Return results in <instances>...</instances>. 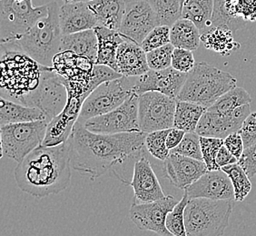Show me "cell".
<instances>
[{
	"instance_id": "6da1fadb",
	"label": "cell",
	"mask_w": 256,
	"mask_h": 236,
	"mask_svg": "<svg viewBox=\"0 0 256 236\" xmlns=\"http://www.w3.org/2000/svg\"><path fill=\"white\" fill-rule=\"evenodd\" d=\"M146 133L98 134L76 121L68 143L71 166L74 171L91 180L128 160H138L146 151Z\"/></svg>"
},
{
	"instance_id": "7a4b0ae2",
	"label": "cell",
	"mask_w": 256,
	"mask_h": 236,
	"mask_svg": "<svg viewBox=\"0 0 256 236\" xmlns=\"http://www.w3.org/2000/svg\"><path fill=\"white\" fill-rule=\"evenodd\" d=\"M71 168L68 141L54 146L41 144L18 162L14 176L23 192L44 198L70 186Z\"/></svg>"
},
{
	"instance_id": "3957f363",
	"label": "cell",
	"mask_w": 256,
	"mask_h": 236,
	"mask_svg": "<svg viewBox=\"0 0 256 236\" xmlns=\"http://www.w3.org/2000/svg\"><path fill=\"white\" fill-rule=\"evenodd\" d=\"M48 5V14L41 18L20 38L1 46L24 52L38 64L52 68L56 54L60 52L63 33L60 24V6L56 1Z\"/></svg>"
},
{
	"instance_id": "277c9868",
	"label": "cell",
	"mask_w": 256,
	"mask_h": 236,
	"mask_svg": "<svg viewBox=\"0 0 256 236\" xmlns=\"http://www.w3.org/2000/svg\"><path fill=\"white\" fill-rule=\"evenodd\" d=\"M1 98L25 104L38 88L42 66L18 50L1 46Z\"/></svg>"
},
{
	"instance_id": "5b68a950",
	"label": "cell",
	"mask_w": 256,
	"mask_h": 236,
	"mask_svg": "<svg viewBox=\"0 0 256 236\" xmlns=\"http://www.w3.org/2000/svg\"><path fill=\"white\" fill-rule=\"evenodd\" d=\"M232 74L206 62L197 63L188 76L176 100L188 101L210 108L224 94L236 88Z\"/></svg>"
},
{
	"instance_id": "8992f818",
	"label": "cell",
	"mask_w": 256,
	"mask_h": 236,
	"mask_svg": "<svg viewBox=\"0 0 256 236\" xmlns=\"http://www.w3.org/2000/svg\"><path fill=\"white\" fill-rule=\"evenodd\" d=\"M232 200L191 198L184 211L188 236H221L229 224Z\"/></svg>"
},
{
	"instance_id": "52a82bcc",
	"label": "cell",
	"mask_w": 256,
	"mask_h": 236,
	"mask_svg": "<svg viewBox=\"0 0 256 236\" xmlns=\"http://www.w3.org/2000/svg\"><path fill=\"white\" fill-rule=\"evenodd\" d=\"M48 123V120H40L1 126V158L22 162L30 152L42 144Z\"/></svg>"
},
{
	"instance_id": "ba28073f",
	"label": "cell",
	"mask_w": 256,
	"mask_h": 236,
	"mask_svg": "<svg viewBox=\"0 0 256 236\" xmlns=\"http://www.w3.org/2000/svg\"><path fill=\"white\" fill-rule=\"evenodd\" d=\"M48 14V4L34 8L32 0H1V44H8L18 40L36 23V21Z\"/></svg>"
},
{
	"instance_id": "9c48e42d",
	"label": "cell",
	"mask_w": 256,
	"mask_h": 236,
	"mask_svg": "<svg viewBox=\"0 0 256 236\" xmlns=\"http://www.w3.org/2000/svg\"><path fill=\"white\" fill-rule=\"evenodd\" d=\"M133 86L124 76L99 84L84 100L78 121L84 123L89 118L109 113L118 108L134 93Z\"/></svg>"
},
{
	"instance_id": "30bf717a",
	"label": "cell",
	"mask_w": 256,
	"mask_h": 236,
	"mask_svg": "<svg viewBox=\"0 0 256 236\" xmlns=\"http://www.w3.org/2000/svg\"><path fill=\"white\" fill-rule=\"evenodd\" d=\"M176 99L164 94L149 91L139 94L138 119L140 130L151 133L174 128Z\"/></svg>"
},
{
	"instance_id": "8fae6325",
	"label": "cell",
	"mask_w": 256,
	"mask_h": 236,
	"mask_svg": "<svg viewBox=\"0 0 256 236\" xmlns=\"http://www.w3.org/2000/svg\"><path fill=\"white\" fill-rule=\"evenodd\" d=\"M68 98V94L63 78L53 68L42 66L40 86L26 100V106L41 109L50 122L63 111Z\"/></svg>"
},
{
	"instance_id": "7c38bea8",
	"label": "cell",
	"mask_w": 256,
	"mask_h": 236,
	"mask_svg": "<svg viewBox=\"0 0 256 236\" xmlns=\"http://www.w3.org/2000/svg\"><path fill=\"white\" fill-rule=\"evenodd\" d=\"M138 99L139 94L134 92L118 108L84 121V128L93 133L109 134L140 132Z\"/></svg>"
},
{
	"instance_id": "4fadbf2b",
	"label": "cell",
	"mask_w": 256,
	"mask_h": 236,
	"mask_svg": "<svg viewBox=\"0 0 256 236\" xmlns=\"http://www.w3.org/2000/svg\"><path fill=\"white\" fill-rule=\"evenodd\" d=\"M66 89L68 94L66 104L63 111L48 123L46 134L42 143L43 146H54L68 140L74 124L78 120L84 100L90 94L69 86H66Z\"/></svg>"
},
{
	"instance_id": "5bb4252c",
	"label": "cell",
	"mask_w": 256,
	"mask_h": 236,
	"mask_svg": "<svg viewBox=\"0 0 256 236\" xmlns=\"http://www.w3.org/2000/svg\"><path fill=\"white\" fill-rule=\"evenodd\" d=\"M178 201L172 196L149 202H134L130 207L131 221L142 231H151L158 236H169L166 221L168 212L172 211Z\"/></svg>"
},
{
	"instance_id": "9a60e30c",
	"label": "cell",
	"mask_w": 256,
	"mask_h": 236,
	"mask_svg": "<svg viewBox=\"0 0 256 236\" xmlns=\"http://www.w3.org/2000/svg\"><path fill=\"white\" fill-rule=\"evenodd\" d=\"M158 26L156 14L148 0L126 2L118 32L124 38L141 44L150 31Z\"/></svg>"
},
{
	"instance_id": "2e32d148",
	"label": "cell",
	"mask_w": 256,
	"mask_h": 236,
	"mask_svg": "<svg viewBox=\"0 0 256 236\" xmlns=\"http://www.w3.org/2000/svg\"><path fill=\"white\" fill-rule=\"evenodd\" d=\"M250 114V104L242 106L227 113H219L207 109L200 119L196 132L200 136L224 139L228 134L239 131L242 124Z\"/></svg>"
},
{
	"instance_id": "e0dca14e",
	"label": "cell",
	"mask_w": 256,
	"mask_h": 236,
	"mask_svg": "<svg viewBox=\"0 0 256 236\" xmlns=\"http://www.w3.org/2000/svg\"><path fill=\"white\" fill-rule=\"evenodd\" d=\"M188 76V74L180 72L172 66L162 70L150 69L140 76L133 86V91L138 94L156 91L176 99Z\"/></svg>"
},
{
	"instance_id": "ac0fdd59",
	"label": "cell",
	"mask_w": 256,
	"mask_h": 236,
	"mask_svg": "<svg viewBox=\"0 0 256 236\" xmlns=\"http://www.w3.org/2000/svg\"><path fill=\"white\" fill-rule=\"evenodd\" d=\"M130 186L134 189V198L138 202H154L166 197L156 171L148 158L146 149L144 156L134 161Z\"/></svg>"
},
{
	"instance_id": "d6986e66",
	"label": "cell",
	"mask_w": 256,
	"mask_h": 236,
	"mask_svg": "<svg viewBox=\"0 0 256 236\" xmlns=\"http://www.w3.org/2000/svg\"><path fill=\"white\" fill-rule=\"evenodd\" d=\"M191 198H207L212 200H232L234 192L230 177L222 169L207 171L197 181L184 189Z\"/></svg>"
},
{
	"instance_id": "ffe728a7",
	"label": "cell",
	"mask_w": 256,
	"mask_h": 236,
	"mask_svg": "<svg viewBox=\"0 0 256 236\" xmlns=\"http://www.w3.org/2000/svg\"><path fill=\"white\" fill-rule=\"evenodd\" d=\"M166 178L174 186L184 190L208 171L204 161L170 152L164 162Z\"/></svg>"
},
{
	"instance_id": "44dd1931",
	"label": "cell",
	"mask_w": 256,
	"mask_h": 236,
	"mask_svg": "<svg viewBox=\"0 0 256 236\" xmlns=\"http://www.w3.org/2000/svg\"><path fill=\"white\" fill-rule=\"evenodd\" d=\"M60 24L63 34L94 30L98 22L86 2L64 3L60 8Z\"/></svg>"
},
{
	"instance_id": "7402d4cb",
	"label": "cell",
	"mask_w": 256,
	"mask_h": 236,
	"mask_svg": "<svg viewBox=\"0 0 256 236\" xmlns=\"http://www.w3.org/2000/svg\"><path fill=\"white\" fill-rule=\"evenodd\" d=\"M116 63L119 73L126 78L140 76L150 70L146 52L140 44L128 38L119 44Z\"/></svg>"
},
{
	"instance_id": "603a6c76",
	"label": "cell",
	"mask_w": 256,
	"mask_h": 236,
	"mask_svg": "<svg viewBox=\"0 0 256 236\" xmlns=\"http://www.w3.org/2000/svg\"><path fill=\"white\" fill-rule=\"evenodd\" d=\"M98 40V58L96 64H104L118 72L116 53L119 44L126 40L118 30H110L102 26L94 28ZM119 73V72H118Z\"/></svg>"
},
{
	"instance_id": "cb8c5ba5",
	"label": "cell",
	"mask_w": 256,
	"mask_h": 236,
	"mask_svg": "<svg viewBox=\"0 0 256 236\" xmlns=\"http://www.w3.org/2000/svg\"><path fill=\"white\" fill-rule=\"evenodd\" d=\"M40 120H48V118L38 108L16 103L3 98L0 99V126Z\"/></svg>"
},
{
	"instance_id": "d4e9b609",
	"label": "cell",
	"mask_w": 256,
	"mask_h": 236,
	"mask_svg": "<svg viewBox=\"0 0 256 236\" xmlns=\"http://www.w3.org/2000/svg\"><path fill=\"white\" fill-rule=\"evenodd\" d=\"M98 48V40L94 30H84L62 36L60 52L72 51L79 56L88 58L96 64Z\"/></svg>"
},
{
	"instance_id": "484cf974",
	"label": "cell",
	"mask_w": 256,
	"mask_h": 236,
	"mask_svg": "<svg viewBox=\"0 0 256 236\" xmlns=\"http://www.w3.org/2000/svg\"><path fill=\"white\" fill-rule=\"evenodd\" d=\"M88 6L98 26L118 31L126 6L124 0H91Z\"/></svg>"
},
{
	"instance_id": "4316f807",
	"label": "cell",
	"mask_w": 256,
	"mask_h": 236,
	"mask_svg": "<svg viewBox=\"0 0 256 236\" xmlns=\"http://www.w3.org/2000/svg\"><path fill=\"white\" fill-rule=\"evenodd\" d=\"M170 40L174 48L194 51L201 43V32L191 20L181 18L170 28Z\"/></svg>"
},
{
	"instance_id": "83f0119b",
	"label": "cell",
	"mask_w": 256,
	"mask_h": 236,
	"mask_svg": "<svg viewBox=\"0 0 256 236\" xmlns=\"http://www.w3.org/2000/svg\"><path fill=\"white\" fill-rule=\"evenodd\" d=\"M201 41L206 48L222 56H229L240 48L234 38V32L224 26H211L201 34Z\"/></svg>"
},
{
	"instance_id": "f1b7e54d",
	"label": "cell",
	"mask_w": 256,
	"mask_h": 236,
	"mask_svg": "<svg viewBox=\"0 0 256 236\" xmlns=\"http://www.w3.org/2000/svg\"><path fill=\"white\" fill-rule=\"evenodd\" d=\"M214 3V0H184L181 18L194 22L202 34L211 28Z\"/></svg>"
},
{
	"instance_id": "f546056e",
	"label": "cell",
	"mask_w": 256,
	"mask_h": 236,
	"mask_svg": "<svg viewBox=\"0 0 256 236\" xmlns=\"http://www.w3.org/2000/svg\"><path fill=\"white\" fill-rule=\"evenodd\" d=\"M207 108L198 104L176 100L174 128L182 129L186 133L196 132L202 114Z\"/></svg>"
},
{
	"instance_id": "4dcf8cb0",
	"label": "cell",
	"mask_w": 256,
	"mask_h": 236,
	"mask_svg": "<svg viewBox=\"0 0 256 236\" xmlns=\"http://www.w3.org/2000/svg\"><path fill=\"white\" fill-rule=\"evenodd\" d=\"M246 24L244 20L237 16L234 0H214L211 26H224L236 33Z\"/></svg>"
},
{
	"instance_id": "1f68e13d",
	"label": "cell",
	"mask_w": 256,
	"mask_h": 236,
	"mask_svg": "<svg viewBox=\"0 0 256 236\" xmlns=\"http://www.w3.org/2000/svg\"><path fill=\"white\" fill-rule=\"evenodd\" d=\"M156 14L158 26H172L182 16V0H148Z\"/></svg>"
},
{
	"instance_id": "d6a6232c",
	"label": "cell",
	"mask_w": 256,
	"mask_h": 236,
	"mask_svg": "<svg viewBox=\"0 0 256 236\" xmlns=\"http://www.w3.org/2000/svg\"><path fill=\"white\" fill-rule=\"evenodd\" d=\"M251 102L250 94L246 89L236 86L224 94L216 103L207 109L219 113H227L234 111V109L238 108L242 106L251 104Z\"/></svg>"
},
{
	"instance_id": "836d02e7",
	"label": "cell",
	"mask_w": 256,
	"mask_h": 236,
	"mask_svg": "<svg viewBox=\"0 0 256 236\" xmlns=\"http://www.w3.org/2000/svg\"><path fill=\"white\" fill-rule=\"evenodd\" d=\"M221 169L224 172H226L231 179L234 192V201L242 202L251 192L250 177L248 176L246 172L238 162L228 164Z\"/></svg>"
},
{
	"instance_id": "e575fe53",
	"label": "cell",
	"mask_w": 256,
	"mask_h": 236,
	"mask_svg": "<svg viewBox=\"0 0 256 236\" xmlns=\"http://www.w3.org/2000/svg\"><path fill=\"white\" fill-rule=\"evenodd\" d=\"M170 129L158 130L146 134L144 146L151 158L159 161H166L168 159L170 150L166 146V138Z\"/></svg>"
},
{
	"instance_id": "d590c367",
	"label": "cell",
	"mask_w": 256,
	"mask_h": 236,
	"mask_svg": "<svg viewBox=\"0 0 256 236\" xmlns=\"http://www.w3.org/2000/svg\"><path fill=\"white\" fill-rule=\"evenodd\" d=\"M190 198L186 192L174 207L172 211L168 212L166 226L168 231L174 236H188L184 224V211Z\"/></svg>"
},
{
	"instance_id": "8d00e7d4",
	"label": "cell",
	"mask_w": 256,
	"mask_h": 236,
	"mask_svg": "<svg viewBox=\"0 0 256 236\" xmlns=\"http://www.w3.org/2000/svg\"><path fill=\"white\" fill-rule=\"evenodd\" d=\"M202 161L206 164L208 171L219 170L221 168L216 164L217 154L224 146V139L209 136H200Z\"/></svg>"
},
{
	"instance_id": "74e56055",
	"label": "cell",
	"mask_w": 256,
	"mask_h": 236,
	"mask_svg": "<svg viewBox=\"0 0 256 236\" xmlns=\"http://www.w3.org/2000/svg\"><path fill=\"white\" fill-rule=\"evenodd\" d=\"M170 152H176L184 156L202 161L200 136L196 132L186 133L182 142L176 148L170 150Z\"/></svg>"
},
{
	"instance_id": "f35d334b",
	"label": "cell",
	"mask_w": 256,
	"mask_h": 236,
	"mask_svg": "<svg viewBox=\"0 0 256 236\" xmlns=\"http://www.w3.org/2000/svg\"><path fill=\"white\" fill-rule=\"evenodd\" d=\"M174 46L172 44H166L156 50L149 51L146 53L149 68L154 70H162L172 66V52Z\"/></svg>"
},
{
	"instance_id": "ab89813d",
	"label": "cell",
	"mask_w": 256,
	"mask_h": 236,
	"mask_svg": "<svg viewBox=\"0 0 256 236\" xmlns=\"http://www.w3.org/2000/svg\"><path fill=\"white\" fill-rule=\"evenodd\" d=\"M169 43H171L170 26L161 25L154 28L140 46L148 53L149 51L156 50Z\"/></svg>"
},
{
	"instance_id": "60d3db41",
	"label": "cell",
	"mask_w": 256,
	"mask_h": 236,
	"mask_svg": "<svg viewBox=\"0 0 256 236\" xmlns=\"http://www.w3.org/2000/svg\"><path fill=\"white\" fill-rule=\"evenodd\" d=\"M192 51L174 48L172 52V66L182 73H190L196 66Z\"/></svg>"
},
{
	"instance_id": "b9f144b4",
	"label": "cell",
	"mask_w": 256,
	"mask_h": 236,
	"mask_svg": "<svg viewBox=\"0 0 256 236\" xmlns=\"http://www.w3.org/2000/svg\"><path fill=\"white\" fill-rule=\"evenodd\" d=\"M238 132L241 134L244 149L256 143V111L251 112L244 119Z\"/></svg>"
},
{
	"instance_id": "7bdbcfd3",
	"label": "cell",
	"mask_w": 256,
	"mask_h": 236,
	"mask_svg": "<svg viewBox=\"0 0 256 236\" xmlns=\"http://www.w3.org/2000/svg\"><path fill=\"white\" fill-rule=\"evenodd\" d=\"M234 8L237 16L246 22L256 21V0H234Z\"/></svg>"
},
{
	"instance_id": "ee69618b",
	"label": "cell",
	"mask_w": 256,
	"mask_h": 236,
	"mask_svg": "<svg viewBox=\"0 0 256 236\" xmlns=\"http://www.w3.org/2000/svg\"><path fill=\"white\" fill-rule=\"evenodd\" d=\"M238 164L244 168L248 176L252 178L256 174V143L246 148Z\"/></svg>"
},
{
	"instance_id": "f6af8a7d",
	"label": "cell",
	"mask_w": 256,
	"mask_h": 236,
	"mask_svg": "<svg viewBox=\"0 0 256 236\" xmlns=\"http://www.w3.org/2000/svg\"><path fill=\"white\" fill-rule=\"evenodd\" d=\"M224 146L239 161L242 152L244 151V144L241 134L237 131V132H234V133L228 134L226 138H224Z\"/></svg>"
},
{
	"instance_id": "bcb514c9",
	"label": "cell",
	"mask_w": 256,
	"mask_h": 236,
	"mask_svg": "<svg viewBox=\"0 0 256 236\" xmlns=\"http://www.w3.org/2000/svg\"><path fill=\"white\" fill-rule=\"evenodd\" d=\"M236 162H238V159L234 156H232V152L224 146H222L217 154L216 164L218 166L222 168L226 166L236 164Z\"/></svg>"
},
{
	"instance_id": "7dc6e473",
	"label": "cell",
	"mask_w": 256,
	"mask_h": 236,
	"mask_svg": "<svg viewBox=\"0 0 256 236\" xmlns=\"http://www.w3.org/2000/svg\"><path fill=\"white\" fill-rule=\"evenodd\" d=\"M186 132L179 128H172L170 129L166 138V146L169 150H172L176 148L179 144L182 142V138L184 136Z\"/></svg>"
},
{
	"instance_id": "c3c4849f",
	"label": "cell",
	"mask_w": 256,
	"mask_h": 236,
	"mask_svg": "<svg viewBox=\"0 0 256 236\" xmlns=\"http://www.w3.org/2000/svg\"><path fill=\"white\" fill-rule=\"evenodd\" d=\"M64 3H74V2H86L88 3L91 0H62Z\"/></svg>"
},
{
	"instance_id": "681fc988",
	"label": "cell",
	"mask_w": 256,
	"mask_h": 236,
	"mask_svg": "<svg viewBox=\"0 0 256 236\" xmlns=\"http://www.w3.org/2000/svg\"><path fill=\"white\" fill-rule=\"evenodd\" d=\"M126 2H129V1H134V0H124Z\"/></svg>"
},
{
	"instance_id": "f907efd6",
	"label": "cell",
	"mask_w": 256,
	"mask_h": 236,
	"mask_svg": "<svg viewBox=\"0 0 256 236\" xmlns=\"http://www.w3.org/2000/svg\"><path fill=\"white\" fill-rule=\"evenodd\" d=\"M184 0H182V4H184Z\"/></svg>"
}]
</instances>
